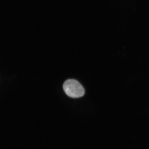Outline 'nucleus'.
<instances>
[{"instance_id":"1","label":"nucleus","mask_w":149,"mask_h":149,"mask_svg":"<svg viewBox=\"0 0 149 149\" xmlns=\"http://www.w3.org/2000/svg\"><path fill=\"white\" fill-rule=\"evenodd\" d=\"M63 89L68 97L73 98L83 97L85 94V90L82 85L73 79L66 80L63 84Z\"/></svg>"}]
</instances>
